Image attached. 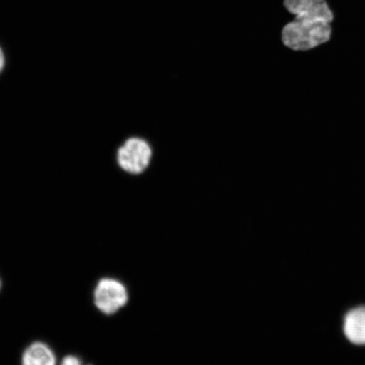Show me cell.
<instances>
[{
    "mask_svg": "<svg viewBox=\"0 0 365 365\" xmlns=\"http://www.w3.org/2000/svg\"><path fill=\"white\" fill-rule=\"evenodd\" d=\"M294 19L282 27L281 39L286 48L307 52L331 39L334 13L330 6L301 9Z\"/></svg>",
    "mask_w": 365,
    "mask_h": 365,
    "instance_id": "1",
    "label": "cell"
},
{
    "mask_svg": "<svg viewBox=\"0 0 365 365\" xmlns=\"http://www.w3.org/2000/svg\"><path fill=\"white\" fill-rule=\"evenodd\" d=\"M94 304L99 312L107 316L115 314L128 303L129 293L122 282L113 277H103L96 285Z\"/></svg>",
    "mask_w": 365,
    "mask_h": 365,
    "instance_id": "2",
    "label": "cell"
},
{
    "mask_svg": "<svg viewBox=\"0 0 365 365\" xmlns=\"http://www.w3.org/2000/svg\"><path fill=\"white\" fill-rule=\"evenodd\" d=\"M1 286H2V282H1V279H0V289H1Z\"/></svg>",
    "mask_w": 365,
    "mask_h": 365,
    "instance_id": "8",
    "label": "cell"
},
{
    "mask_svg": "<svg viewBox=\"0 0 365 365\" xmlns=\"http://www.w3.org/2000/svg\"><path fill=\"white\" fill-rule=\"evenodd\" d=\"M21 365H57V358L48 344L34 341L23 352Z\"/></svg>",
    "mask_w": 365,
    "mask_h": 365,
    "instance_id": "5",
    "label": "cell"
},
{
    "mask_svg": "<svg viewBox=\"0 0 365 365\" xmlns=\"http://www.w3.org/2000/svg\"><path fill=\"white\" fill-rule=\"evenodd\" d=\"M153 150L148 141L131 137L118 149L117 161L123 170L130 175H140L149 166Z\"/></svg>",
    "mask_w": 365,
    "mask_h": 365,
    "instance_id": "3",
    "label": "cell"
},
{
    "mask_svg": "<svg viewBox=\"0 0 365 365\" xmlns=\"http://www.w3.org/2000/svg\"><path fill=\"white\" fill-rule=\"evenodd\" d=\"M59 365H91L85 364L82 360L75 355H67L62 359L61 364Z\"/></svg>",
    "mask_w": 365,
    "mask_h": 365,
    "instance_id": "6",
    "label": "cell"
},
{
    "mask_svg": "<svg viewBox=\"0 0 365 365\" xmlns=\"http://www.w3.org/2000/svg\"><path fill=\"white\" fill-rule=\"evenodd\" d=\"M344 333L351 344L365 345V305L350 309L344 319Z\"/></svg>",
    "mask_w": 365,
    "mask_h": 365,
    "instance_id": "4",
    "label": "cell"
},
{
    "mask_svg": "<svg viewBox=\"0 0 365 365\" xmlns=\"http://www.w3.org/2000/svg\"><path fill=\"white\" fill-rule=\"evenodd\" d=\"M4 66V56L2 49L0 48V72L2 71Z\"/></svg>",
    "mask_w": 365,
    "mask_h": 365,
    "instance_id": "7",
    "label": "cell"
}]
</instances>
